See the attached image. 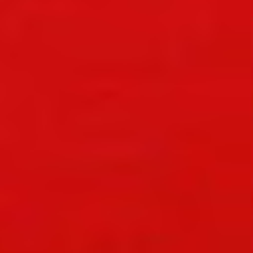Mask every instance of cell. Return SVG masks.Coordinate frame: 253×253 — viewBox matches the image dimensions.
<instances>
[{"label": "cell", "instance_id": "cell-1", "mask_svg": "<svg viewBox=\"0 0 253 253\" xmlns=\"http://www.w3.org/2000/svg\"><path fill=\"white\" fill-rule=\"evenodd\" d=\"M178 219H180V225L184 231H190V227L194 229L196 227V221H198V208H196V202L192 196H184L182 202H180V208H178Z\"/></svg>", "mask_w": 253, "mask_h": 253}, {"label": "cell", "instance_id": "cell-2", "mask_svg": "<svg viewBox=\"0 0 253 253\" xmlns=\"http://www.w3.org/2000/svg\"><path fill=\"white\" fill-rule=\"evenodd\" d=\"M178 136H180L182 140H188V142H208V140H210V134L200 132V130H188V132H180Z\"/></svg>", "mask_w": 253, "mask_h": 253}]
</instances>
